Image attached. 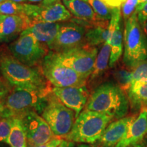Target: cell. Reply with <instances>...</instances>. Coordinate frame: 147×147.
<instances>
[{
  "label": "cell",
  "instance_id": "24",
  "mask_svg": "<svg viewBox=\"0 0 147 147\" xmlns=\"http://www.w3.org/2000/svg\"><path fill=\"white\" fill-rule=\"evenodd\" d=\"M26 3H18L7 0L0 3V15H26Z\"/></svg>",
  "mask_w": 147,
  "mask_h": 147
},
{
  "label": "cell",
  "instance_id": "8",
  "mask_svg": "<svg viewBox=\"0 0 147 147\" xmlns=\"http://www.w3.org/2000/svg\"><path fill=\"white\" fill-rule=\"evenodd\" d=\"M42 70L46 79L54 87H82L87 84L88 80L59 61L51 51L42 64Z\"/></svg>",
  "mask_w": 147,
  "mask_h": 147
},
{
  "label": "cell",
  "instance_id": "29",
  "mask_svg": "<svg viewBox=\"0 0 147 147\" xmlns=\"http://www.w3.org/2000/svg\"><path fill=\"white\" fill-rule=\"evenodd\" d=\"M12 117H1L0 119V142L7 143L12 129Z\"/></svg>",
  "mask_w": 147,
  "mask_h": 147
},
{
  "label": "cell",
  "instance_id": "34",
  "mask_svg": "<svg viewBox=\"0 0 147 147\" xmlns=\"http://www.w3.org/2000/svg\"><path fill=\"white\" fill-rule=\"evenodd\" d=\"M58 147H74V143L66 140H63L62 142Z\"/></svg>",
  "mask_w": 147,
  "mask_h": 147
},
{
  "label": "cell",
  "instance_id": "26",
  "mask_svg": "<svg viewBox=\"0 0 147 147\" xmlns=\"http://www.w3.org/2000/svg\"><path fill=\"white\" fill-rule=\"evenodd\" d=\"M113 74L119 87L127 92L132 82V70L121 67L114 70Z\"/></svg>",
  "mask_w": 147,
  "mask_h": 147
},
{
  "label": "cell",
  "instance_id": "13",
  "mask_svg": "<svg viewBox=\"0 0 147 147\" xmlns=\"http://www.w3.org/2000/svg\"><path fill=\"white\" fill-rule=\"evenodd\" d=\"M62 3L74 17L69 21L74 22L86 29L110 23L109 21L99 18L91 5L84 0H62Z\"/></svg>",
  "mask_w": 147,
  "mask_h": 147
},
{
  "label": "cell",
  "instance_id": "23",
  "mask_svg": "<svg viewBox=\"0 0 147 147\" xmlns=\"http://www.w3.org/2000/svg\"><path fill=\"white\" fill-rule=\"evenodd\" d=\"M109 23L102 25H97L86 29V45L89 47L96 48L104 45L108 40Z\"/></svg>",
  "mask_w": 147,
  "mask_h": 147
},
{
  "label": "cell",
  "instance_id": "12",
  "mask_svg": "<svg viewBox=\"0 0 147 147\" xmlns=\"http://www.w3.org/2000/svg\"><path fill=\"white\" fill-rule=\"evenodd\" d=\"M16 117H19L23 122L28 147L45 144L55 138L47 121L36 112H28Z\"/></svg>",
  "mask_w": 147,
  "mask_h": 147
},
{
  "label": "cell",
  "instance_id": "11",
  "mask_svg": "<svg viewBox=\"0 0 147 147\" xmlns=\"http://www.w3.org/2000/svg\"><path fill=\"white\" fill-rule=\"evenodd\" d=\"M86 28L72 21L61 23L55 40L49 47L50 51L61 53L86 45Z\"/></svg>",
  "mask_w": 147,
  "mask_h": 147
},
{
  "label": "cell",
  "instance_id": "41",
  "mask_svg": "<svg viewBox=\"0 0 147 147\" xmlns=\"http://www.w3.org/2000/svg\"><path fill=\"white\" fill-rule=\"evenodd\" d=\"M7 1V0H0V3H1L2 2H3V1Z\"/></svg>",
  "mask_w": 147,
  "mask_h": 147
},
{
  "label": "cell",
  "instance_id": "36",
  "mask_svg": "<svg viewBox=\"0 0 147 147\" xmlns=\"http://www.w3.org/2000/svg\"><path fill=\"white\" fill-rule=\"evenodd\" d=\"M140 25H141V27H142V28L143 29V31H144V34H146V36H147V21L144 22V23L140 24Z\"/></svg>",
  "mask_w": 147,
  "mask_h": 147
},
{
  "label": "cell",
  "instance_id": "21",
  "mask_svg": "<svg viewBox=\"0 0 147 147\" xmlns=\"http://www.w3.org/2000/svg\"><path fill=\"white\" fill-rule=\"evenodd\" d=\"M111 47L108 42H106L102 45V49L98 53L95 61L93 72L88 79L87 83L96 82L97 80L102 78L105 74L109 65Z\"/></svg>",
  "mask_w": 147,
  "mask_h": 147
},
{
  "label": "cell",
  "instance_id": "42",
  "mask_svg": "<svg viewBox=\"0 0 147 147\" xmlns=\"http://www.w3.org/2000/svg\"><path fill=\"white\" fill-rule=\"evenodd\" d=\"M1 117H1V110H0V119H1Z\"/></svg>",
  "mask_w": 147,
  "mask_h": 147
},
{
  "label": "cell",
  "instance_id": "17",
  "mask_svg": "<svg viewBox=\"0 0 147 147\" xmlns=\"http://www.w3.org/2000/svg\"><path fill=\"white\" fill-rule=\"evenodd\" d=\"M136 116H128L112 121L107 126L102 136L97 141L99 147H115L127 131Z\"/></svg>",
  "mask_w": 147,
  "mask_h": 147
},
{
  "label": "cell",
  "instance_id": "25",
  "mask_svg": "<svg viewBox=\"0 0 147 147\" xmlns=\"http://www.w3.org/2000/svg\"><path fill=\"white\" fill-rule=\"evenodd\" d=\"M89 3L99 18L104 21L111 19L114 8H112L103 0H84Z\"/></svg>",
  "mask_w": 147,
  "mask_h": 147
},
{
  "label": "cell",
  "instance_id": "16",
  "mask_svg": "<svg viewBox=\"0 0 147 147\" xmlns=\"http://www.w3.org/2000/svg\"><path fill=\"white\" fill-rule=\"evenodd\" d=\"M31 25L26 15H0V43H11Z\"/></svg>",
  "mask_w": 147,
  "mask_h": 147
},
{
  "label": "cell",
  "instance_id": "10",
  "mask_svg": "<svg viewBox=\"0 0 147 147\" xmlns=\"http://www.w3.org/2000/svg\"><path fill=\"white\" fill-rule=\"evenodd\" d=\"M26 16L29 18L31 25L38 23H63L73 18L61 0L38 5L27 3Z\"/></svg>",
  "mask_w": 147,
  "mask_h": 147
},
{
  "label": "cell",
  "instance_id": "19",
  "mask_svg": "<svg viewBox=\"0 0 147 147\" xmlns=\"http://www.w3.org/2000/svg\"><path fill=\"white\" fill-rule=\"evenodd\" d=\"M61 25V23H34L22 34L32 35L38 42L45 44L49 47L57 36Z\"/></svg>",
  "mask_w": 147,
  "mask_h": 147
},
{
  "label": "cell",
  "instance_id": "37",
  "mask_svg": "<svg viewBox=\"0 0 147 147\" xmlns=\"http://www.w3.org/2000/svg\"><path fill=\"white\" fill-rule=\"evenodd\" d=\"M129 147H146V144H145L144 142H142L138 143V144L132 145V146H129Z\"/></svg>",
  "mask_w": 147,
  "mask_h": 147
},
{
  "label": "cell",
  "instance_id": "39",
  "mask_svg": "<svg viewBox=\"0 0 147 147\" xmlns=\"http://www.w3.org/2000/svg\"><path fill=\"white\" fill-rule=\"evenodd\" d=\"M77 147H93V146H91V145L89 144H81L80 145H78Z\"/></svg>",
  "mask_w": 147,
  "mask_h": 147
},
{
  "label": "cell",
  "instance_id": "38",
  "mask_svg": "<svg viewBox=\"0 0 147 147\" xmlns=\"http://www.w3.org/2000/svg\"><path fill=\"white\" fill-rule=\"evenodd\" d=\"M10 1L18 3H26L27 2V0H10Z\"/></svg>",
  "mask_w": 147,
  "mask_h": 147
},
{
  "label": "cell",
  "instance_id": "3",
  "mask_svg": "<svg viewBox=\"0 0 147 147\" xmlns=\"http://www.w3.org/2000/svg\"><path fill=\"white\" fill-rule=\"evenodd\" d=\"M53 88L40 90L13 87L0 110L1 117H16L31 111L41 115Z\"/></svg>",
  "mask_w": 147,
  "mask_h": 147
},
{
  "label": "cell",
  "instance_id": "43",
  "mask_svg": "<svg viewBox=\"0 0 147 147\" xmlns=\"http://www.w3.org/2000/svg\"><path fill=\"white\" fill-rule=\"evenodd\" d=\"M0 76H1V73H0Z\"/></svg>",
  "mask_w": 147,
  "mask_h": 147
},
{
  "label": "cell",
  "instance_id": "4",
  "mask_svg": "<svg viewBox=\"0 0 147 147\" xmlns=\"http://www.w3.org/2000/svg\"><path fill=\"white\" fill-rule=\"evenodd\" d=\"M113 119L105 114L84 109L75 120L71 131L65 137L72 142L93 144L100 140Z\"/></svg>",
  "mask_w": 147,
  "mask_h": 147
},
{
  "label": "cell",
  "instance_id": "31",
  "mask_svg": "<svg viewBox=\"0 0 147 147\" xmlns=\"http://www.w3.org/2000/svg\"><path fill=\"white\" fill-rule=\"evenodd\" d=\"M136 12L140 23L142 24L147 21V2L138 5Z\"/></svg>",
  "mask_w": 147,
  "mask_h": 147
},
{
  "label": "cell",
  "instance_id": "28",
  "mask_svg": "<svg viewBox=\"0 0 147 147\" xmlns=\"http://www.w3.org/2000/svg\"><path fill=\"white\" fill-rule=\"evenodd\" d=\"M138 5V0H125L121 6V12L125 22L136 12Z\"/></svg>",
  "mask_w": 147,
  "mask_h": 147
},
{
  "label": "cell",
  "instance_id": "20",
  "mask_svg": "<svg viewBox=\"0 0 147 147\" xmlns=\"http://www.w3.org/2000/svg\"><path fill=\"white\" fill-rule=\"evenodd\" d=\"M127 95L129 106L135 113L147 111V81L131 83Z\"/></svg>",
  "mask_w": 147,
  "mask_h": 147
},
{
  "label": "cell",
  "instance_id": "1",
  "mask_svg": "<svg viewBox=\"0 0 147 147\" xmlns=\"http://www.w3.org/2000/svg\"><path fill=\"white\" fill-rule=\"evenodd\" d=\"M0 73L12 87L40 90L52 88L42 68L22 63L11 54L8 47H0Z\"/></svg>",
  "mask_w": 147,
  "mask_h": 147
},
{
  "label": "cell",
  "instance_id": "5",
  "mask_svg": "<svg viewBox=\"0 0 147 147\" xmlns=\"http://www.w3.org/2000/svg\"><path fill=\"white\" fill-rule=\"evenodd\" d=\"M123 63L133 69L147 59V38L138 19L137 12L125 21L124 30Z\"/></svg>",
  "mask_w": 147,
  "mask_h": 147
},
{
  "label": "cell",
  "instance_id": "35",
  "mask_svg": "<svg viewBox=\"0 0 147 147\" xmlns=\"http://www.w3.org/2000/svg\"><path fill=\"white\" fill-rule=\"evenodd\" d=\"M57 1V0H27V2H30L32 3H38L39 4H40V3L52 2V1Z\"/></svg>",
  "mask_w": 147,
  "mask_h": 147
},
{
  "label": "cell",
  "instance_id": "32",
  "mask_svg": "<svg viewBox=\"0 0 147 147\" xmlns=\"http://www.w3.org/2000/svg\"><path fill=\"white\" fill-rule=\"evenodd\" d=\"M62 141H63V139L61 138L55 137L52 140H51L50 142L46 143L45 144L40 145V146H37L35 147H58L61 143L62 142Z\"/></svg>",
  "mask_w": 147,
  "mask_h": 147
},
{
  "label": "cell",
  "instance_id": "40",
  "mask_svg": "<svg viewBox=\"0 0 147 147\" xmlns=\"http://www.w3.org/2000/svg\"><path fill=\"white\" fill-rule=\"evenodd\" d=\"M147 2V0H138V3L139 4H142V3Z\"/></svg>",
  "mask_w": 147,
  "mask_h": 147
},
{
  "label": "cell",
  "instance_id": "9",
  "mask_svg": "<svg viewBox=\"0 0 147 147\" xmlns=\"http://www.w3.org/2000/svg\"><path fill=\"white\" fill-rule=\"evenodd\" d=\"M53 54L59 61L88 80L93 72L98 49L86 45L67 52Z\"/></svg>",
  "mask_w": 147,
  "mask_h": 147
},
{
  "label": "cell",
  "instance_id": "7",
  "mask_svg": "<svg viewBox=\"0 0 147 147\" xmlns=\"http://www.w3.org/2000/svg\"><path fill=\"white\" fill-rule=\"evenodd\" d=\"M8 48L16 59L29 67L42 68V64L50 52L49 47L29 34H22L10 43Z\"/></svg>",
  "mask_w": 147,
  "mask_h": 147
},
{
  "label": "cell",
  "instance_id": "22",
  "mask_svg": "<svg viewBox=\"0 0 147 147\" xmlns=\"http://www.w3.org/2000/svg\"><path fill=\"white\" fill-rule=\"evenodd\" d=\"M12 129L7 144L10 147H28L23 122L19 117H12Z\"/></svg>",
  "mask_w": 147,
  "mask_h": 147
},
{
  "label": "cell",
  "instance_id": "14",
  "mask_svg": "<svg viewBox=\"0 0 147 147\" xmlns=\"http://www.w3.org/2000/svg\"><path fill=\"white\" fill-rule=\"evenodd\" d=\"M53 93L66 107L73 110L76 117L86 107L89 97V89L86 86L82 87H53Z\"/></svg>",
  "mask_w": 147,
  "mask_h": 147
},
{
  "label": "cell",
  "instance_id": "27",
  "mask_svg": "<svg viewBox=\"0 0 147 147\" xmlns=\"http://www.w3.org/2000/svg\"><path fill=\"white\" fill-rule=\"evenodd\" d=\"M147 81V61L142 62L132 69V82Z\"/></svg>",
  "mask_w": 147,
  "mask_h": 147
},
{
  "label": "cell",
  "instance_id": "15",
  "mask_svg": "<svg viewBox=\"0 0 147 147\" xmlns=\"http://www.w3.org/2000/svg\"><path fill=\"white\" fill-rule=\"evenodd\" d=\"M108 32L106 42L110 44L111 47L109 66L110 67H113L120 59L123 53V36L121 26V8H114L113 15L110 20Z\"/></svg>",
  "mask_w": 147,
  "mask_h": 147
},
{
  "label": "cell",
  "instance_id": "18",
  "mask_svg": "<svg viewBox=\"0 0 147 147\" xmlns=\"http://www.w3.org/2000/svg\"><path fill=\"white\" fill-rule=\"evenodd\" d=\"M147 135V111L142 112L136 118L122 140L115 147H129L142 142Z\"/></svg>",
  "mask_w": 147,
  "mask_h": 147
},
{
  "label": "cell",
  "instance_id": "33",
  "mask_svg": "<svg viewBox=\"0 0 147 147\" xmlns=\"http://www.w3.org/2000/svg\"><path fill=\"white\" fill-rule=\"evenodd\" d=\"M103 1L112 8H121V5L125 0H103Z\"/></svg>",
  "mask_w": 147,
  "mask_h": 147
},
{
  "label": "cell",
  "instance_id": "30",
  "mask_svg": "<svg viewBox=\"0 0 147 147\" xmlns=\"http://www.w3.org/2000/svg\"><path fill=\"white\" fill-rule=\"evenodd\" d=\"M12 87L2 76H0V110L5 97L12 89Z\"/></svg>",
  "mask_w": 147,
  "mask_h": 147
},
{
  "label": "cell",
  "instance_id": "2",
  "mask_svg": "<svg viewBox=\"0 0 147 147\" xmlns=\"http://www.w3.org/2000/svg\"><path fill=\"white\" fill-rule=\"evenodd\" d=\"M127 95L118 84L106 82L97 86L90 94L86 109L105 114L113 119H122L129 111Z\"/></svg>",
  "mask_w": 147,
  "mask_h": 147
},
{
  "label": "cell",
  "instance_id": "6",
  "mask_svg": "<svg viewBox=\"0 0 147 147\" xmlns=\"http://www.w3.org/2000/svg\"><path fill=\"white\" fill-rule=\"evenodd\" d=\"M41 116L50 126L55 137L61 138L69 134L76 119L74 112L61 102L53 91Z\"/></svg>",
  "mask_w": 147,
  "mask_h": 147
}]
</instances>
